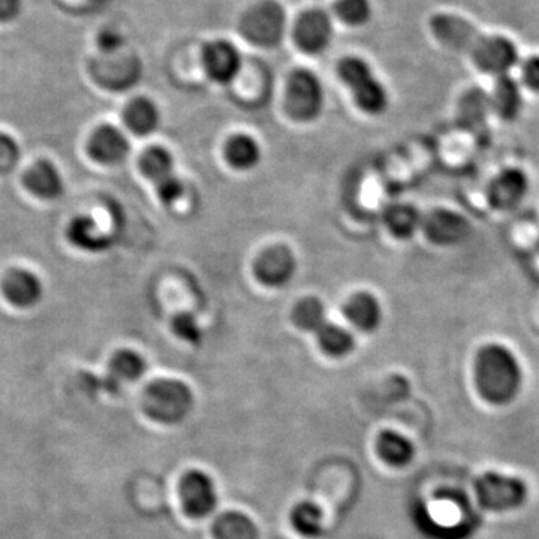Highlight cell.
Masks as SVG:
<instances>
[{"instance_id": "cell-1", "label": "cell", "mask_w": 539, "mask_h": 539, "mask_svg": "<svg viewBox=\"0 0 539 539\" xmlns=\"http://www.w3.org/2000/svg\"><path fill=\"white\" fill-rule=\"evenodd\" d=\"M430 29L442 44L469 53L486 74L502 77L519 63V51L513 41L501 35H484L459 15H435L430 20Z\"/></svg>"}, {"instance_id": "cell-2", "label": "cell", "mask_w": 539, "mask_h": 539, "mask_svg": "<svg viewBox=\"0 0 539 539\" xmlns=\"http://www.w3.org/2000/svg\"><path fill=\"white\" fill-rule=\"evenodd\" d=\"M475 384L487 402L507 405L522 390V366L507 346L490 343L475 358Z\"/></svg>"}, {"instance_id": "cell-3", "label": "cell", "mask_w": 539, "mask_h": 539, "mask_svg": "<svg viewBox=\"0 0 539 539\" xmlns=\"http://www.w3.org/2000/svg\"><path fill=\"white\" fill-rule=\"evenodd\" d=\"M194 408V393L185 382L158 379L144 391L143 409L156 423L179 424Z\"/></svg>"}, {"instance_id": "cell-4", "label": "cell", "mask_w": 539, "mask_h": 539, "mask_svg": "<svg viewBox=\"0 0 539 539\" xmlns=\"http://www.w3.org/2000/svg\"><path fill=\"white\" fill-rule=\"evenodd\" d=\"M340 80L354 96L355 104L364 113L378 116L388 107V92L375 77L369 63L360 57H345L337 66Z\"/></svg>"}, {"instance_id": "cell-5", "label": "cell", "mask_w": 539, "mask_h": 539, "mask_svg": "<svg viewBox=\"0 0 539 539\" xmlns=\"http://www.w3.org/2000/svg\"><path fill=\"white\" fill-rule=\"evenodd\" d=\"M285 9L274 0H261L252 5L240 21V32L258 47L271 48L285 35Z\"/></svg>"}, {"instance_id": "cell-6", "label": "cell", "mask_w": 539, "mask_h": 539, "mask_svg": "<svg viewBox=\"0 0 539 539\" xmlns=\"http://www.w3.org/2000/svg\"><path fill=\"white\" fill-rule=\"evenodd\" d=\"M478 502L487 511L504 513L522 507L528 498V487L520 478L487 472L475 483Z\"/></svg>"}, {"instance_id": "cell-7", "label": "cell", "mask_w": 539, "mask_h": 539, "mask_svg": "<svg viewBox=\"0 0 539 539\" xmlns=\"http://www.w3.org/2000/svg\"><path fill=\"white\" fill-rule=\"evenodd\" d=\"M324 87L313 72H292L286 86V111L297 122H312L324 108Z\"/></svg>"}, {"instance_id": "cell-8", "label": "cell", "mask_w": 539, "mask_h": 539, "mask_svg": "<svg viewBox=\"0 0 539 539\" xmlns=\"http://www.w3.org/2000/svg\"><path fill=\"white\" fill-rule=\"evenodd\" d=\"M183 510L191 519H206L218 507L215 481L203 471H191L180 481Z\"/></svg>"}, {"instance_id": "cell-9", "label": "cell", "mask_w": 539, "mask_h": 539, "mask_svg": "<svg viewBox=\"0 0 539 539\" xmlns=\"http://www.w3.org/2000/svg\"><path fill=\"white\" fill-rule=\"evenodd\" d=\"M292 38L298 50L306 54H321L333 39V21L321 9L304 11L295 21Z\"/></svg>"}, {"instance_id": "cell-10", "label": "cell", "mask_w": 539, "mask_h": 539, "mask_svg": "<svg viewBox=\"0 0 539 539\" xmlns=\"http://www.w3.org/2000/svg\"><path fill=\"white\" fill-rule=\"evenodd\" d=\"M203 66L210 80L228 84L239 75L242 68V54L233 42L215 39L203 47Z\"/></svg>"}, {"instance_id": "cell-11", "label": "cell", "mask_w": 539, "mask_h": 539, "mask_svg": "<svg viewBox=\"0 0 539 539\" xmlns=\"http://www.w3.org/2000/svg\"><path fill=\"white\" fill-rule=\"evenodd\" d=\"M430 242L439 246H454L465 242L471 233V225L459 213L436 209L423 216V227Z\"/></svg>"}, {"instance_id": "cell-12", "label": "cell", "mask_w": 539, "mask_h": 539, "mask_svg": "<svg viewBox=\"0 0 539 539\" xmlns=\"http://www.w3.org/2000/svg\"><path fill=\"white\" fill-rule=\"evenodd\" d=\"M254 270L255 276L263 285L280 288L291 282L297 271V261L285 246H273L257 258Z\"/></svg>"}, {"instance_id": "cell-13", "label": "cell", "mask_w": 539, "mask_h": 539, "mask_svg": "<svg viewBox=\"0 0 539 539\" xmlns=\"http://www.w3.org/2000/svg\"><path fill=\"white\" fill-rule=\"evenodd\" d=\"M529 179L520 168H505L489 186L490 206L496 210H513L525 200Z\"/></svg>"}, {"instance_id": "cell-14", "label": "cell", "mask_w": 539, "mask_h": 539, "mask_svg": "<svg viewBox=\"0 0 539 539\" xmlns=\"http://www.w3.org/2000/svg\"><path fill=\"white\" fill-rule=\"evenodd\" d=\"M90 155L101 164H117L129 152L125 135L114 126H102L93 134L89 144Z\"/></svg>"}, {"instance_id": "cell-15", "label": "cell", "mask_w": 539, "mask_h": 539, "mask_svg": "<svg viewBox=\"0 0 539 539\" xmlns=\"http://www.w3.org/2000/svg\"><path fill=\"white\" fill-rule=\"evenodd\" d=\"M345 316L358 330L372 333L382 322V307L378 298L369 292H358L346 303Z\"/></svg>"}, {"instance_id": "cell-16", "label": "cell", "mask_w": 539, "mask_h": 539, "mask_svg": "<svg viewBox=\"0 0 539 539\" xmlns=\"http://www.w3.org/2000/svg\"><path fill=\"white\" fill-rule=\"evenodd\" d=\"M3 292L14 306L30 307L41 300V280L27 270H14L3 280Z\"/></svg>"}, {"instance_id": "cell-17", "label": "cell", "mask_w": 539, "mask_h": 539, "mask_svg": "<svg viewBox=\"0 0 539 539\" xmlns=\"http://www.w3.org/2000/svg\"><path fill=\"white\" fill-rule=\"evenodd\" d=\"M490 105L501 119L514 120L519 116L523 108L522 89L510 74L502 75L496 80L490 95Z\"/></svg>"}, {"instance_id": "cell-18", "label": "cell", "mask_w": 539, "mask_h": 539, "mask_svg": "<svg viewBox=\"0 0 539 539\" xmlns=\"http://www.w3.org/2000/svg\"><path fill=\"white\" fill-rule=\"evenodd\" d=\"M146 361L134 351H119L110 363V375L105 379L108 390H116L125 382H134L146 373Z\"/></svg>"}, {"instance_id": "cell-19", "label": "cell", "mask_w": 539, "mask_h": 539, "mask_svg": "<svg viewBox=\"0 0 539 539\" xmlns=\"http://www.w3.org/2000/svg\"><path fill=\"white\" fill-rule=\"evenodd\" d=\"M27 189L45 200H54L63 192L62 177L51 162L41 161L24 177Z\"/></svg>"}, {"instance_id": "cell-20", "label": "cell", "mask_w": 539, "mask_h": 539, "mask_svg": "<svg viewBox=\"0 0 539 539\" xmlns=\"http://www.w3.org/2000/svg\"><path fill=\"white\" fill-rule=\"evenodd\" d=\"M263 158L260 144L251 135L239 134L230 138L225 146V159L240 171L254 170Z\"/></svg>"}, {"instance_id": "cell-21", "label": "cell", "mask_w": 539, "mask_h": 539, "mask_svg": "<svg viewBox=\"0 0 539 539\" xmlns=\"http://www.w3.org/2000/svg\"><path fill=\"white\" fill-rule=\"evenodd\" d=\"M385 225L397 239H411L423 227V215L411 204H394L384 216Z\"/></svg>"}, {"instance_id": "cell-22", "label": "cell", "mask_w": 539, "mask_h": 539, "mask_svg": "<svg viewBox=\"0 0 539 539\" xmlns=\"http://www.w3.org/2000/svg\"><path fill=\"white\" fill-rule=\"evenodd\" d=\"M213 537L215 539H258L257 525L251 517L239 511H228L221 514L213 523Z\"/></svg>"}, {"instance_id": "cell-23", "label": "cell", "mask_w": 539, "mask_h": 539, "mask_svg": "<svg viewBox=\"0 0 539 539\" xmlns=\"http://www.w3.org/2000/svg\"><path fill=\"white\" fill-rule=\"evenodd\" d=\"M378 453L388 465L403 468L414 460L415 447L411 439L393 430H387L378 438Z\"/></svg>"}, {"instance_id": "cell-24", "label": "cell", "mask_w": 539, "mask_h": 539, "mask_svg": "<svg viewBox=\"0 0 539 539\" xmlns=\"http://www.w3.org/2000/svg\"><path fill=\"white\" fill-rule=\"evenodd\" d=\"M96 224L93 219L90 218H77L71 222L68 228V237L71 240L72 245L77 248L84 249V251L96 252L107 251L111 246V239L102 236L98 230H96Z\"/></svg>"}, {"instance_id": "cell-25", "label": "cell", "mask_w": 539, "mask_h": 539, "mask_svg": "<svg viewBox=\"0 0 539 539\" xmlns=\"http://www.w3.org/2000/svg\"><path fill=\"white\" fill-rule=\"evenodd\" d=\"M319 346L325 354L330 357L342 358L351 354L355 348V339L346 328L337 324L327 322L321 330L316 333Z\"/></svg>"}, {"instance_id": "cell-26", "label": "cell", "mask_w": 539, "mask_h": 539, "mask_svg": "<svg viewBox=\"0 0 539 539\" xmlns=\"http://www.w3.org/2000/svg\"><path fill=\"white\" fill-rule=\"evenodd\" d=\"M291 523L301 537L316 539L324 534V516L321 508L312 502H301L292 510Z\"/></svg>"}, {"instance_id": "cell-27", "label": "cell", "mask_w": 539, "mask_h": 539, "mask_svg": "<svg viewBox=\"0 0 539 539\" xmlns=\"http://www.w3.org/2000/svg\"><path fill=\"white\" fill-rule=\"evenodd\" d=\"M126 125L137 135H149L159 126V111L153 102L137 99L125 114Z\"/></svg>"}, {"instance_id": "cell-28", "label": "cell", "mask_w": 539, "mask_h": 539, "mask_svg": "<svg viewBox=\"0 0 539 539\" xmlns=\"http://www.w3.org/2000/svg\"><path fill=\"white\" fill-rule=\"evenodd\" d=\"M292 321L300 330L318 333L327 324L325 306L319 298H303L295 304L292 310Z\"/></svg>"}, {"instance_id": "cell-29", "label": "cell", "mask_w": 539, "mask_h": 539, "mask_svg": "<svg viewBox=\"0 0 539 539\" xmlns=\"http://www.w3.org/2000/svg\"><path fill=\"white\" fill-rule=\"evenodd\" d=\"M141 171L153 183H159L174 174L173 156L164 147H152L144 153L140 162Z\"/></svg>"}, {"instance_id": "cell-30", "label": "cell", "mask_w": 539, "mask_h": 539, "mask_svg": "<svg viewBox=\"0 0 539 539\" xmlns=\"http://www.w3.org/2000/svg\"><path fill=\"white\" fill-rule=\"evenodd\" d=\"M489 110H492L490 95L481 89L469 90L460 101V120H463L466 125H474L480 120H486Z\"/></svg>"}, {"instance_id": "cell-31", "label": "cell", "mask_w": 539, "mask_h": 539, "mask_svg": "<svg viewBox=\"0 0 539 539\" xmlns=\"http://www.w3.org/2000/svg\"><path fill=\"white\" fill-rule=\"evenodd\" d=\"M370 0H336L334 14L340 21L352 27L364 26L372 18Z\"/></svg>"}, {"instance_id": "cell-32", "label": "cell", "mask_w": 539, "mask_h": 539, "mask_svg": "<svg viewBox=\"0 0 539 539\" xmlns=\"http://www.w3.org/2000/svg\"><path fill=\"white\" fill-rule=\"evenodd\" d=\"M173 331L179 339L185 340L191 345H200L203 342V330L191 313H179L173 319Z\"/></svg>"}, {"instance_id": "cell-33", "label": "cell", "mask_w": 539, "mask_h": 539, "mask_svg": "<svg viewBox=\"0 0 539 539\" xmlns=\"http://www.w3.org/2000/svg\"><path fill=\"white\" fill-rule=\"evenodd\" d=\"M183 183L176 174H171L167 179L161 180L156 183V192H158L159 200L165 204V206H173L179 198L183 195Z\"/></svg>"}, {"instance_id": "cell-34", "label": "cell", "mask_w": 539, "mask_h": 539, "mask_svg": "<svg viewBox=\"0 0 539 539\" xmlns=\"http://www.w3.org/2000/svg\"><path fill=\"white\" fill-rule=\"evenodd\" d=\"M18 158H20V150L17 143L8 135L0 134V174L14 170Z\"/></svg>"}, {"instance_id": "cell-35", "label": "cell", "mask_w": 539, "mask_h": 539, "mask_svg": "<svg viewBox=\"0 0 539 539\" xmlns=\"http://www.w3.org/2000/svg\"><path fill=\"white\" fill-rule=\"evenodd\" d=\"M522 80L526 87L539 92V56L529 57L522 66Z\"/></svg>"}]
</instances>
